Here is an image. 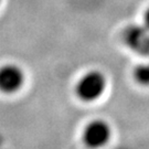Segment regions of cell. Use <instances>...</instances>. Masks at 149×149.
Masks as SVG:
<instances>
[{
	"label": "cell",
	"instance_id": "obj_1",
	"mask_svg": "<svg viewBox=\"0 0 149 149\" xmlns=\"http://www.w3.org/2000/svg\"><path fill=\"white\" fill-rule=\"evenodd\" d=\"M106 77L101 71L92 70L82 75L75 85V94L82 102L97 101L106 88Z\"/></svg>",
	"mask_w": 149,
	"mask_h": 149
},
{
	"label": "cell",
	"instance_id": "obj_2",
	"mask_svg": "<svg viewBox=\"0 0 149 149\" xmlns=\"http://www.w3.org/2000/svg\"><path fill=\"white\" fill-rule=\"evenodd\" d=\"M123 41L135 53L149 59V30L145 26L126 27L123 31Z\"/></svg>",
	"mask_w": 149,
	"mask_h": 149
},
{
	"label": "cell",
	"instance_id": "obj_3",
	"mask_svg": "<svg viewBox=\"0 0 149 149\" xmlns=\"http://www.w3.org/2000/svg\"><path fill=\"white\" fill-rule=\"evenodd\" d=\"M112 135V129L103 119H94L85 126L83 130V143L87 148L98 149L108 143Z\"/></svg>",
	"mask_w": 149,
	"mask_h": 149
},
{
	"label": "cell",
	"instance_id": "obj_4",
	"mask_svg": "<svg viewBox=\"0 0 149 149\" xmlns=\"http://www.w3.org/2000/svg\"><path fill=\"white\" fill-rule=\"evenodd\" d=\"M24 83V73L16 64H6L0 68V92L13 94L21 88Z\"/></svg>",
	"mask_w": 149,
	"mask_h": 149
},
{
	"label": "cell",
	"instance_id": "obj_5",
	"mask_svg": "<svg viewBox=\"0 0 149 149\" xmlns=\"http://www.w3.org/2000/svg\"><path fill=\"white\" fill-rule=\"evenodd\" d=\"M133 77L140 86H149V61L138 64L134 69Z\"/></svg>",
	"mask_w": 149,
	"mask_h": 149
},
{
	"label": "cell",
	"instance_id": "obj_6",
	"mask_svg": "<svg viewBox=\"0 0 149 149\" xmlns=\"http://www.w3.org/2000/svg\"><path fill=\"white\" fill-rule=\"evenodd\" d=\"M144 26L149 30V8H147V10L145 11V15H144Z\"/></svg>",
	"mask_w": 149,
	"mask_h": 149
},
{
	"label": "cell",
	"instance_id": "obj_7",
	"mask_svg": "<svg viewBox=\"0 0 149 149\" xmlns=\"http://www.w3.org/2000/svg\"><path fill=\"white\" fill-rule=\"evenodd\" d=\"M0 144H1V138H0Z\"/></svg>",
	"mask_w": 149,
	"mask_h": 149
},
{
	"label": "cell",
	"instance_id": "obj_8",
	"mask_svg": "<svg viewBox=\"0 0 149 149\" xmlns=\"http://www.w3.org/2000/svg\"><path fill=\"white\" fill-rule=\"evenodd\" d=\"M0 2H1V0H0Z\"/></svg>",
	"mask_w": 149,
	"mask_h": 149
}]
</instances>
